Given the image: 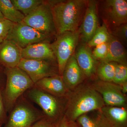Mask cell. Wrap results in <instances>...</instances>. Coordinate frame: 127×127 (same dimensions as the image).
Instances as JSON below:
<instances>
[{
  "mask_svg": "<svg viewBox=\"0 0 127 127\" xmlns=\"http://www.w3.org/2000/svg\"><path fill=\"white\" fill-rule=\"evenodd\" d=\"M87 0L49 1L56 35L79 30L86 10Z\"/></svg>",
  "mask_w": 127,
  "mask_h": 127,
  "instance_id": "obj_1",
  "label": "cell"
},
{
  "mask_svg": "<svg viewBox=\"0 0 127 127\" xmlns=\"http://www.w3.org/2000/svg\"><path fill=\"white\" fill-rule=\"evenodd\" d=\"M104 106L100 94L92 87H83L71 95L64 117L67 122H75L82 115Z\"/></svg>",
  "mask_w": 127,
  "mask_h": 127,
  "instance_id": "obj_2",
  "label": "cell"
},
{
  "mask_svg": "<svg viewBox=\"0 0 127 127\" xmlns=\"http://www.w3.org/2000/svg\"><path fill=\"white\" fill-rule=\"evenodd\" d=\"M6 83L2 95L7 112H10L18 98L34 84L29 76L18 67L6 68Z\"/></svg>",
  "mask_w": 127,
  "mask_h": 127,
  "instance_id": "obj_3",
  "label": "cell"
},
{
  "mask_svg": "<svg viewBox=\"0 0 127 127\" xmlns=\"http://www.w3.org/2000/svg\"><path fill=\"white\" fill-rule=\"evenodd\" d=\"M97 10L109 32L127 23V0L97 1Z\"/></svg>",
  "mask_w": 127,
  "mask_h": 127,
  "instance_id": "obj_4",
  "label": "cell"
},
{
  "mask_svg": "<svg viewBox=\"0 0 127 127\" xmlns=\"http://www.w3.org/2000/svg\"><path fill=\"white\" fill-rule=\"evenodd\" d=\"M43 117L44 116L22 95L10 112L3 127H31Z\"/></svg>",
  "mask_w": 127,
  "mask_h": 127,
  "instance_id": "obj_5",
  "label": "cell"
},
{
  "mask_svg": "<svg viewBox=\"0 0 127 127\" xmlns=\"http://www.w3.org/2000/svg\"><path fill=\"white\" fill-rule=\"evenodd\" d=\"M80 39L79 30L75 32H66L57 35L51 46L58 63L59 75L62 76L67 63L72 55Z\"/></svg>",
  "mask_w": 127,
  "mask_h": 127,
  "instance_id": "obj_6",
  "label": "cell"
},
{
  "mask_svg": "<svg viewBox=\"0 0 127 127\" xmlns=\"http://www.w3.org/2000/svg\"><path fill=\"white\" fill-rule=\"evenodd\" d=\"M26 98L39 105L45 114L44 118L52 124L60 120L62 107L59 100L55 96L35 86L25 93Z\"/></svg>",
  "mask_w": 127,
  "mask_h": 127,
  "instance_id": "obj_7",
  "label": "cell"
},
{
  "mask_svg": "<svg viewBox=\"0 0 127 127\" xmlns=\"http://www.w3.org/2000/svg\"><path fill=\"white\" fill-rule=\"evenodd\" d=\"M23 22L26 25L48 36L56 35L49 1H44L41 4L25 17Z\"/></svg>",
  "mask_w": 127,
  "mask_h": 127,
  "instance_id": "obj_8",
  "label": "cell"
},
{
  "mask_svg": "<svg viewBox=\"0 0 127 127\" xmlns=\"http://www.w3.org/2000/svg\"><path fill=\"white\" fill-rule=\"evenodd\" d=\"M49 37L22 21L15 23L6 40L13 41L23 49L30 45L46 41Z\"/></svg>",
  "mask_w": 127,
  "mask_h": 127,
  "instance_id": "obj_9",
  "label": "cell"
},
{
  "mask_svg": "<svg viewBox=\"0 0 127 127\" xmlns=\"http://www.w3.org/2000/svg\"><path fill=\"white\" fill-rule=\"evenodd\" d=\"M51 62L22 58L17 67L25 72L35 84L44 78L57 75Z\"/></svg>",
  "mask_w": 127,
  "mask_h": 127,
  "instance_id": "obj_10",
  "label": "cell"
},
{
  "mask_svg": "<svg viewBox=\"0 0 127 127\" xmlns=\"http://www.w3.org/2000/svg\"><path fill=\"white\" fill-rule=\"evenodd\" d=\"M93 88L101 96L104 104L108 106H125L126 100L121 87L111 82L99 81L94 84Z\"/></svg>",
  "mask_w": 127,
  "mask_h": 127,
  "instance_id": "obj_11",
  "label": "cell"
},
{
  "mask_svg": "<svg viewBox=\"0 0 127 127\" xmlns=\"http://www.w3.org/2000/svg\"><path fill=\"white\" fill-rule=\"evenodd\" d=\"M97 1H88L86 10L79 30L80 39L83 42L87 43L91 40L98 27Z\"/></svg>",
  "mask_w": 127,
  "mask_h": 127,
  "instance_id": "obj_12",
  "label": "cell"
},
{
  "mask_svg": "<svg viewBox=\"0 0 127 127\" xmlns=\"http://www.w3.org/2000/svg\"><path fill=\"white\" fill-rule=\"evenodd\" d=\"M0 45V63L6 68L18 66L21 59L22 48L13 41L6 40Z\"/></svg>",
  "mask_w": 127,
  "mask_h": 127,
  "instance_id": "obj_13",
  "label": "cell"
},
{
  "mask_svg": "<svg viewBox=\"0 0 127 127\" xmlns=\"http://www.w3.org/2000/svg\"><path fill=\"white\" fill-rule=\"evenodd\" d=\"M23 59L53 61L56 57L51 45L47 41L30 45L22 49Z\"/></svg>",
  "mask_w": 127,
  "mask_h": 127,
  "instance_id": "obj_14",
  "label": "cell"
},
{
  "mask_svg": "<svg viewBox=\"0 0 127 127\" xmlns=\"http://www.w3.org/2000/svg\"><path fill=\"white\" fill-rule=\"evenodd\" d=\"M81 70L86 76L91 77L96 72L97 61L93 57L91 48L83 42L77 48L74 53Z\"/></svg>",
  "mask_w": 127,
  "mask_h": 127,
  "instance_id": "obj_15",
  "label": "cell"
},
{
  "mask_svg": "<svg viewBox=\"0 0 127 127\" xmlns=\"http://www.w3.org/2000/svg\"><path fill=\"white\" fill-rule=\"evenodd\" d=\"M83 75L73 54L67 63L62 76L66 87L68 89L77 86L82 80Z\"/></svg>",
  "mask_w": 127,
  "mask_h": 127,
  "instance_id": "obj_16",
  "label": "cell"
},
{
  "mask_svg": "<svg viewBox=\"0 0 127 127\" xmlns=\"http://www.w3.org/2000/svg\"><path fill=\"white\" fill-rule=\"evenodd\" d=\"M34 86L57 97L64 96L67 89L60 75L44 78L36 83Z\"/></svg>",
  "mask_w": 127,
  "mask_h": 127,
  "instance_id": "obj_17",
  "label": "cell"
},
{
  "mask_svg": "<svg viewBox=\"0 0 127 127\" xmlns=\"http://www.w3.org/2000/svg\"><path fill=\"white\" fill-rule=\"evenodd\" d=\"M107 55L101 62H115L127 64V55L123 45L111 34L108 42Z\"/></svg>",
  "mask_w": 127,
  "mask_h": 127,
  "instance_id": "obj_18",
  "label": "cell"
},
{
  "mask_svg": "<svg viewBox=\"0 0 127 127\" xmlns=\"http://www.w3.org/2000/svg\"><path fill=\"white\" fill-rule=\"evenodd\" d=\"M85 114L76 120L81 127H113L100 110Z\"/></svg>",
  "mask_w": 127,
  "mask_h": 127,
  "instance_id": "obj_19",
  "label": "cell"
},
{
  "mask_svg": "<svg viewBox=\"0 0 127 127\" xmlns=\"http://www.w3.org/2000/svg\"><path fill=\"white\" fill-rule=\"evenodd\" d=\"M113 127H127V111L124 107L104 106L101 109Z\"/></svg>",
  "mask_w": 127,
  "mask_h": 127,
  "instance_id": "obj_20",
  "label": "cell"
},
{
  "mask_svg": "<svg viewBox=\"0 0 127 127\" xmlns=\"http://www.w3.org/2000/svg\"><path fill=\"white\" fill-rule=\"evenodd\" d=\"M0 11L4 18L14 23L23 21L25 16L18 10L10 0H0Z\"/></svg>",
  "mask_w": 127,
  "mask_h": 127,
  "instance_id": "obj_21",
  "label": "cell"
},
{
  "mask_svg": "<svg viewBox=\"0 0 127 127\" xmlns=\"http://www.w3.org/2000/svg\"><path fill=\"white\" fill-rule=\"evenodd\" d=\"M117 64L112 62H101L97 67L96 72L101 81L109 82H113Z\"/></svg>",
  "mask_w": 127,
  "mask_h": 127,
  "instance_id": "obj_22",
  "label": "cell"
},
{
  "mask_svg": "<svg viewBox=\"0 0 127 127\" xmlns=\"http://www.w3.org/2000/svg\"><path fill=\"white\" fill-rule=\"evenodd\" d=\"M16 9L26 16L44 1L41 0H10Z\"/></svg>",
  "mask_w": 127,
  "mask_h": 127,
  "instance_id": "obj_23",
  "label": "cell"
},
{
  "mask_svg": "<svg viewBox=\"0 0 127 127\" xmlns=\"http://www.w3.org/2000/svg\"><path fill=\"white\" fill-rule=\"evenodd\" d=\"M110 36L111 34L106 26L103 23L101 26H98L92 39L87 44L90 48L95 47L100 44L108 42Z\"/></svg>",
  "mask_w": 127,
  "mask_h": 127,
  "instance_id": "obj_24",
  "label": "cell"
},
{
  "mask_svg": "<svg viewBox=\"0 0 127 127\" xmlns=\"http://www.w3.org/2000/svg\"><path fill=\"white\" fill-rule=\"evenodd\" d=\"M127 81V64H117L115 69L114 77L113 82L117 85H122Z\"/></svg>",
  "mask_w": 127,
  "mask_h": 127,
  "instance_id": "obj_25",
  "label": "cell"
},
{
  "mask_svg": "<svg viewBox=\"0 0 127 127\" xmlns=\"http://www.w3.org/2000/svg\"><path fill=\"white\" fill-rule=\"evenodd\" d=\"M15 24L4 18H0V43L6 40Z\"/></svg>",
  "mask_w": 127,
  "mask_h": 127,
  "instance_id": "obj_26",
  "label": "cell"
},
{
  "mask_svg": "<svg viewBox=\"0 0 127 127\" xmlns=\"http://www.w3.org/2000/svg\"><path fill=\"white\" fill-rule=\"evenodd\" d=\"M119 40L123 45H126L127 42V23L123 24L109 32Z\"/></svg>",
  "mask_w": 127,
  "mask_h": 127,
  "instance_id": "obj_27",
  "label": "cell"
},
{
  "mask_svg": "<svg viewBox=\"0 0 127 127\" xmlns=\"http://www.w3.org/2000/svg\"><path fill=\"white\" fill-rule=\"evenodd\" d=\"M108 51V44L107 42L95 46L92 52V55L96 61L101 62L106 57Z\"/></svg>",
  "mask_w": 127,
  "mask_h": 127,
  "instance_id": "obj_28",
  "label": "cell"
},
{
  "mask_svg": "<svg viewBox=\"0 0 127 127\" xmlns=\"http://www.w3.org/2000/svg\"><path fill=\"white\" fill-rule=\"evenodd\" d=\"M3 88H0V127H1L3 124H5L7 119L6 112L5 109L2 97Z\"/></svg>",
  "mask_w": 127,
  "mask_h": 127,
  "instance_id": "obj_29",
  "label": "cell"
},
{
  "mask_svg": "<svg viewBox=\"0 0 127 127\" xmlns=\"http://www.w3.org/2000/svg\"><path fill=\"white\" fill-rule=\"evenodd\" d=\"M31 127H52V124L43 117L35 123Z\"/></svg>",
  "mask_w": 127,
  "mask_h": 127,
  "instance_id": "obj_30",
  "label": "cell"
},
{
  "mask_svg": "<svg viewBox=\"0 0 127 127\" xmlns=\"http://www.w3.org/2000/svg\"><path fill=\"white\" fill-rule=\"evenodd\" d=\"M52 127H67V121L64 117L56 122L52 124Z\"/></svg>",
  "mask_w": 127,
  "mask_h": 127,
  "instance_id": "obj_31",
  "label": "cell"
},
{
  "mask_svg": "<svg viewBox=\"0 0 127 127\" xmlns=\"http://www.w3.org/2000/svg\"><path fill=\"white\" fill-rule=\"evenodd\" d=\"M67 127H81L75 122H67Z\"/></svg>",
  "mask_w": 127,
  "mask_h": 127,
  "instance_id": "obj_32",
  "label": "cell"
},
{
  "mask_svg": "<svg viewBox=\"0 0 127 127\" xmlns=\"http://www.w3.org/2000/svg\"><path fill=\"white\" fill-rule=\"evenodd\" d=\"M122 87H121V89H122V92L123 94L127 93V82L123 84L122 85Z\"/></svg>",
  "mask_w": 127,
  "mask_h": 127,
  "instance_id": "obj_33",
  "label": "cell"
},
{
  "mask_svg": "<svg viewBox=\"0 0 127 127\" xmlns=\"http://www.w3.org/2000/svg\"><path fill=\"white\" fill-rule=\"evenodd\" d=\"M4 87V86L3 85L2 82L1 81V80L0 79V88H3Z\"/></svg>",
  "mask_w": 127,
  "mask_h": 127,
  "instance_id": "obj_34",
  "label": "cell"
},
{
  "mask_svg": "<svg viewBox=\"0 0 127 127\" xmlns=\"http://www.w3.org/2000/svg\"><path fill=\"white\" fill-rule=\"evenodd\" d=\"M4 18V17H3V15H2V14H1V12L0 11V18Z\"/></svg>",
  "mask_w": 127,
  "mask_h": 127,
  "instance_id": "obj_35",
  "label": "cell"
}]
</instances>
